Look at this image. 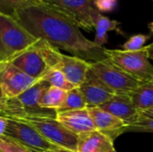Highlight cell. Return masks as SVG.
<instances>
[{"label":"cell","mask_w":153,"mask_h":152,"mask_svg":"<svg viewBox=\"0 0 153 152\" xmlns=\"http://www.w3.org/2000/svg\"><path fill=\"white\" fill-rule=\"evenodd\" d=\"M88 108L87 104L79 90L78 87L66 92L65 99L61 105V107L56 110V112L61 111H69V110H77Z\"/></svg>","instance_id":"44dd1931"},{"label":"cell","mask_w":153,"mask_h":152,"mask_svg":"<svg viewBox=\"0 0 153 152\" xmlns=\"http://www.w3.org/2000/svg\"><path fill=\"white\" fill-rule=\"evenodd\" d=\"M121 22L116 20H110L108 17L104 16L100 12L97 13L94 20V29L96 30V35L94 40H92L98 47H104L108 43V32L117 31L119 34H124L120 30L119 25Z\"/></svg>","instance_id":"e0dca14e"},{"label":"cell","mask_w":153,"mask_h":152,"mask_svg":"<svg viewBox=\"0 0 153 152\" xmlns=\"http://www.w3.org/2000/svg\"><path fill=\"white\" fill-rule=\"evenodd\" d=\"M108 152H117V151L114 149V150H112V151H108Z\"/></svg>","instance_id":"f546056e"},{"label":"cell","mask_w":153,"mask_h":152,"mask_svg":"<svg viewBox=\"0 0 153 152\" xmlns=\"http://www.w3.org/2000/svg\"><path fill=\"white\" fill-rule=\"evenodd\" d=\"M95 9L101 13L112 12L117 5L118 0H91Z\"/></svg>","instance_id":"484cf974"},{"label":"cell","mask_w":153,"mask_h":152,"mask_svg":"<svg viewBox=\"0 0 153 152\" xmlns=\"http://www.w3.org/2000/svg\"><path fill=\"white\" fill-rule=\"evenodd\" d=\"M89 67L91 73L115 95H126L143 83L125 73L108 58L89 62Z\"/></svg>","instance_id":"52a82bcc"},{"label":"cell","mask_w":153,"mask_h":152,"mask_svg":"<svg viewBox=\"0 0 153 152\" xmlns=\"http://www.w3.org/2000/svg\"><path fill=\"white\" fill-rule=\"evenodd\" d=\"M38 82L10 62L0 63V90L5 99L17 97Z\"/></svg>","instance_id":"30bf717a"},{"label":"cell","mask_w":153,"mask_h":152,"mask_svg":"<svg viewBox=\"0 0 153 152\" xmlns=\"http://www.w3.org/2000/svg\"><path fill=\"white\" fill-rule=\"evenodd\" d=\"M3 136L10 138L33 152H65L62 148L47 141L28 125L17 120L8 119Z\"/></svg>","instance_id":"ba28073f"},{"label":"cell","mask_w":153,"mask_h":152,"mask_svg":"<svg viewBox=\"0 0 153 152\" xmlns=\"http://www.w3.org/2000/svg\"><path fill=\"white\" fill-rule=\"evenodd\" d=\"M114 149V141L97 130L77 135L76 152H108Z\"/></svg>","instance_id":"9a60e30c"},{"label":"cell","mask_w":153,"mask_h":152,"mask_svg":"<svg viewBox=\"0 0 153 152\" xmlns=\"http://www.w3.org/2000/svg\"><path fill=\"white\" fill-rule=\"evenodd\" d=\"M8 119L17 120L28 125L47 141L62 148L65 152H76L77 135L64 128L56 117L24 116Z\"/></svg>","instance_id":"8992f818"},{"label":"cell","mask_w":153,"mask_h":152,"mask_svg":"<svg viewBox=\"0 0 153 152\" xmlns=\"http://www.w3.org/2000/svg\"><path fill=\"white\" fill-rule=\"evenodd\" d=\"M40 1L41 0H0V13L13 17L18 9L35 4Z\"/></svg>","instance_id":"603a6c76"},{"label":"cell","mask_w":153,"mask_h":152,"mask_svg":"<svg viewBox=\"0 0 153 152\" xmlns=\"http://www.w3.org/2000/svg\"><path fill=\"white\" fill-rule=\"evenodd\" d=\"M151 39V35L136 34L129 38V39L122 45V50L136 51L144 47V44Z\"/></svg>","instance_id":"cb8c5ba5"},{"label":"cell","mask_w":153,"mask_h":152,"mask_svg":"<svg viewBox=\"0 0 153 152\" xmlns=\"http://www.w3.org/2000/svg\"><path fill=\"white\" fill-rule=\"evenodd\" d=\"M78 88L88 108H98L108 101L115 95L91 73L90 69L85 81Z\"/></svg>","instance_id":"8fae6325"},{"label":"cell","mask_w":153,"mask_h":152,"mask_svg":"<svg viewBox=\"0 0 153 152\" xmlns=\"http://www.w3.org/2000/svg\"><path fill=\"white\" fill-rule=\"evenodd\" d=\"M126 125V133H152L153 108L145 111H138L135 116Z\"/></svg>","instance_id":"ffe728a7"},{"label":"cell","mask_w":153,"mask_h":152,"mask_svg":"<svg viewBox=\"0 0 153 152\" xmlns=\"http://www.w3.org/2000/svg\"><path fill=\"white\" fill-rule=\"evenodd\" d=\"M98 108L121 119L126 125L130 122L138 112L133 106L127 94L114 95L108 101Z\"/></svg>","instance_id":"2e32d148"},{"label":"cell","mask_w":153,"mask_h":152,"mask_svg":"<svg viewBox=\"0 0 153 152\" xmlns=\"http://www.w3.org/2000/svg\"><path fill=\"white\" fill-rule=\"evenodd\" d=\"M105 53L108 59L137 81L143 83L153 82V66L150 62L153 57L152 44L136 51L106 48Z\"/></svg>","instance_id":"3957f363"},{"label":"cell","mask_w":153,"mask_h":152,"mask_svg":"<svg viewBox=\"0 0 153 152\" xmlns=\"http://www.w3.org/2000/svg\"><path fill=\"white\" fill-rule=\"evenodd\" d=\"M56 119L64 128L75 135L96 130L88 108L56 112Z\"/></svg>","instance_id":"7c38bea8"},{"label":"cell","mask_w":153,"mask_h":152,"mask_svg":"<svg viewBox=\"0 0 153 152\" xmlns=\"http://www.w3.org/2000/svg\"><path fill=\"white\" fill-rule=\"evenodd\" d=\"M56 69L59 70L69 82L75 87H79L85 81L90 68L88 61L60 53Z\"/></svg>","instance_id":"4fadbf2b"},{"label":"cell","mask_w":153,"mask_h":152,"mask_svg":"<svg viewBox=\"0 0 153 152\" xmlns=\"http://www.w3.org/2000/svg\"><path fill=\"white\" fill-rule=\"evenodd\" d=\"M5 61V55H4V51L2 46V43L0 41V63L4 62Z\"/></svg>","instance_id":"f1b7e54d"},{"label":"cell","mask_w":153,"mask_h":152,"mask_svg":"<svg viewBox=\"0 0 153 152\" xmlns=\"http://www.w3.org/2000/svg\"><path fill=\"white\" fill-rule=\"evenodd\" d=\"M48 152H63V151H48Z\"/></svg>","instance_id":"4dcf8cb0"},{"label":"cell","mask_w":153,"mask_h":152,"mask_svg":"<svg viewBox=\"0 0 153 152\" xmlns=\"http://www.w3.org/2000/svg\"><path fill=\"white\" fill-rule=\"evenodd\" d=\"M41 39L30 35L13 17L0 13V41L9 62L36 46Z\"/></svg>","instance_id":"5b68a950"},{"label":"cell","mask_w":153,"mask_h":152,"mask_svg":"<svg viewBox=\"0 0 153 152\" xmlns=\"http://www.w3.org/2000/svg\"><path fill=\"white\" fill-rule=\"evenodd\" d=\"M51 4L76 26L86 31L94 28V20L99 13L92 4L91 0H43Z\"/></svg>","instance_id":"9c48e42d"},{"label":"cell","mask_w":153,"mask_h":152,"mask_svg":"<svg viewBox=\"0 0 153 152\" xmlns=\"http://www.w3.org/2000/svg\"><path fill=\"white\" fill-rule=\"evenodd\" d=\"M5 103H6V99L4 98V96L2 95V92L0 90V113H2L4 108H5Z\"/></svg>","instance_id":"83f0119b"},{"label":"cell","mask_w":153,"mask_h":152,"mask_svg":"<svg viewBox=\"0 0 153 152\" xmlns=\"http://www.w3.org/2000/svg\"><path fill=\"white\" fill-rule=\"evenodd\" d=\"M0 152H33L18 142L7 138L0 136Z\"/></svg>","instance_id":"d4e9b609"},{"label":"cell","mask_w":153,"mask_h":152,"mask_svg":"<svg viewBox=\"0 0 153 152\" xmlns=\"http://www.w3.org/2000/svg\"><path fill=\"white\" fill-rule=\"evenodd\" d=\"M60 51L44 40L9 61L31 78L40 81L51 69L56 68L59 61Z\"/></svg>","instance_id":"7a4b0ae2"},{"label":"cell","mask_w":153,"mask_h":152,"mask_svg":"<svg viewBox=\"0 0 153 152\" xmlns=\"http://www.w3.org/2000/svg\"><path fill=\"white\" fill-rule=\"evenodd\" d=\"M7 121L8 119L5 117H3L0 116V136H3L5 129H6V125H7Z\"/></svg>","instance_id":"4316f807"},{"label":"cell","mask_w":153,"mask_h":152,"mask_svg":"<svg viewBox=\"0 0 153 152\" xmlns=\"http://www.w3.org/2000/svg\"><path fill=\"white\" fill-rule=\"evenodd\" d=\"M127 95L137 111H145L153 108V82L142 83Z\"/></svg>","instance_id":"ac0fdd59"},{"label":"cell","mask_w":153,"mask_h":152,"mask_svg":"<svg viewBox=\"0 0 153 152\" xmlns=\"http://www.w3.org/2000/svg\"><path fill=\"white\" fill-rule=\"evenodd\" d=\"M13 18L34 38L88 62L107 59L106 47L87 39L69 18L51 4L40 2L18 9Z\"/></svg>","instance_id":"6da1fadb"},{"label":"cell","mask_w":153,"mask_h":152,"mask_svg":"<svg viewBox=\"0 0 153 152\" xmlns=\"http://www.w3.org/2000/svg\"><path fill=\"white\" fill-rule=\"evenodd\" d=\"M49 85L39 81L17 97L6 99L5 108L0 116L5 118H17L24 116L56 117L55 110L42 108L39 106V99L42 91Z\"/></svg>","instance_id":"277c9868"},{"label":"cell","mask_w":153,"mask_h":152,"mask_svg":"<svg viewBox=\"0 0 153 152\" xmlns=\"http://www.w3.org/2000/svg\"><path fill=\"white\" fill-rule=\"evenodd\" d=\"M66 92L67 91L63 90L48 86L40 94L39 99V106L42 108L55 110L56 112V110L63 104L66 96Z\"/></svg>","instance_id":"d6986e66"},{"label":"cell","mask_w":153,"mask_h":152,"mask_svg":"<svg viewBox=\"0 0 153 152\" xmlns=\"http://www.w3.org/2000/svg\"><path fill=\"white\" fill-rule=\"evenodd\" d=\"M88 111L92 119L95 129L106 134L113 141L126 133V125L121 119L99 108H88Z\"/></svg>","instance_id":"5bb4252c"},{"label":"cell","mask_w":153,"mask_h":152,"mask_svg":"<svg viewBox=\"0 0 153 152\" xmlns=\"http://www.w3.org/2000/svg\"><path fill=\"white\" fill-rule=\"evenodd\" d=\"M40 81L46 82L49 86L63 90L65 91H69L74 88H76L74 84L69 82L64 74L57 69L54 68L48 71L42 78Z\"/></svg>","instance_id":"7402d4cb"}]
</instances>
